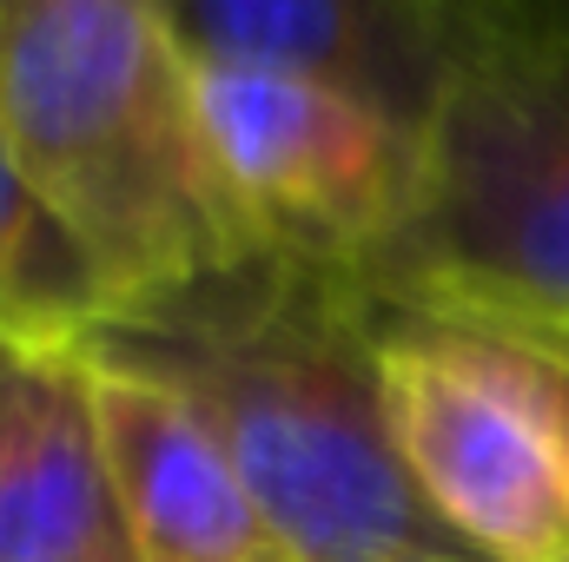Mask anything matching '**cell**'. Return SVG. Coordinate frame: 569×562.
Returning <instances> with one entry per match:
<instances>
[{
	"label": "cell",
	"mask_w": 569,
	"mask_h": 562,
	"mask_svg": "<svg viewBox=\"0 0 569 562\" xmlns=\"http://www.w3.org/2000/svg\"><path fill=\"white\" fill-rule=\"evenodd\" d=\"M358 279L398 311L569 338V0L470 13L418 205Z\"/></svg>",
	"instance_id": "cell-3"
},
{
	"label": "cell",
	"mask_w": 569,
	"mask_h": 562,
	"mask_svg": "<svg viewBox=\"0 0 569 562\" xmlns=\"http://www.w3.org/2000/svg\"><path fill=\"white\" fill-rule=\"evenodd\" d=\"M378 318L358 272L259 252L107 318L87 351L172 384L212 423L291 562H483L405 470Z\"/></svg>",
	"instance_id": "cell-1"
},
{
	"label": "cell",
	"mask_w": 569,
	"mask_h": 562,
	"mask_svg": "<svg viewBox=\"0 0 569 562\" xmlns=\"http://www.w3.org/2000/svg\"><path fill=\"white\" fill-rule=\"evenodd\" d=\"M0 127L120 311L266 252L152 0H0Z\"/></svg>",
	"instance_id": "cell-2"
},
{
	"label": "cell",
	"mask_w": 569,
	"mask_h": 562,
	"mask_svg": "<svg viewBox=\"0 0 569 562\" xmlns=\"http://www.w3.org/2000/svg\"><path fill=\"white\" fill-rule=\"evenodd\" d=\"M113 496L140 562H291L239 463L172 384L80 351Z\"/></svg>",
	"instance_id": "cell-7"
},
{
	"label": "cell",
	"mask_w": 569,
	"mask_h": 562,
	"mask_svg": "<svg viewBox=\"0 0 569 562\" xmlns=\"http://www.w3.org/2000/svg\"><path fill=\"white\" fill-rule=\"evenodd\" d=\"M186 60L338 87L425 140L470 13L443 0H152Z\"/></svg>",
	"instance_id": "cell-6"
},
{
	"label": "cell",
	"mask_w": 569,
	"mask_h": 562,
	"mask_svg": "<svg viewBox=\"0 0 569 562\" xmlns=\"http://www.w3.org/2000/svg\"><path fill=\"white\" fill-rule=\"evenodd\" d=\"M0 358H7V351H0Z\"/></svg>",
	"instance_id": "cell-12"
},
{
	"label": "cell",
	"mask_w": 569,
	"mask_h": 562,
	"mask_svg": "<svg viewBox=\"0 0 569 562\" xmlns=\"http://www.w3.org/2000/svg\"><path fill=\"white\" fill-rule=\"evenodd\" d=\"M0 562H140L80 351L0 358Z\"/></svg>",
	"instance_id": "cell-8"
},
{
	"label": "cell",
	"mask_w": 569,
	"mask_h": 562,
	"mask_svg": "<svg viewBox=\"0 0 569 562\" xmlns=\"http://www.w3.org/2000/svg\"><path fill=\"white\" fill-rule=\"evenodd\" d=\"M192 93L219 179L266 252L365 272L405 232L425 140L391 113L318 80L212 60H192Z\"/></svg>",
	"instance_id": "cell-5"
},
{
	"label": "cell",
	"mask_w": 569,
	"mask_h": 562,
	"mask_svg": "<svg viewBox=\"0 0 569 562\" xmlns=\"http://www.w3.org/2000/svg\"><path fill=\"white\" fill-rule=\"evenodd\" d=\"M113 318V298L60 225V212L27 179L0 127V351L7 358H73Z\"/></svg>",
	"instance_id": "cell-9"
},
{
	"label": "cell",
	"mask_w": 569,
	"mask_h": 562,
	"mask_svg": "<svg viewBox=\"0 0 569 562\" xmlns=\"http://www.w3.org/2000/svg\"><path fill=\"white\" fill-rule=\"evenodd\" d=\"M378 371L430 510L483 562H569V450L537 351L490 324L385 304Z\"/></svg>",
	"instance_id": "cell-4"
},
{
	"label": "cell",
	"mask_w": 569,
	"mask_h": 562,
	"mask_svg": "<svg viewBox=\"0 0 569 562\" xmlns=\"http://www.w3.org/2000/svg\"><path fill=\"white\" fill-rule=\"evenodd\" d=\"M510 338H523V331H510ZM523 344L537 351V364H543V378H550L557 423H563V450H569V338H523Z\"/></svg>",
	"instance_id": "cell-10"
},
{
	"label": "cell",
	"mask_w": 569,
	"mask_h": 562,
	"mask_svg": "<svg viewBox=\"0 0 569 562\" xmlns=\"http://www.w3.org/2000/svg\"><path fill=\"white\" fill-rule=\"evenodd\" d=\"M443 7H463V13H477V7H490V0H443Z\"/></svg>",
	"instance_id": "cell-11"
}]
</instances>
